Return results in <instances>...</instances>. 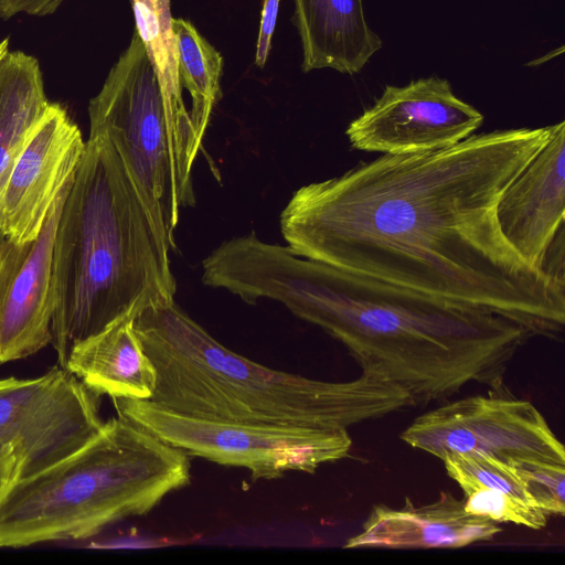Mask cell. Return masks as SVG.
I'll return each instance as SVG.
<instances>
[{
  "label": "cell",
  "instance_id": "cell-13",
  "mask_svg": "<svg viewBox=\"0 0 565 565\" xmlns=\"http://www.w3.org/2000/svg\"><path fill=\"white\" fill-rule=\"evenodd\" d=\"M72 178L54 201L40 234L17 244L0 239V364L28 358L52 341V256Z\"/></svg>",
  "mask_w": 565,
  "mask_h": 565
},
{
  "label": "cell",
  "instance_id": "cell-16",
  "mask_svg": "<svg viewBox=\"0 0 565 565\" xmlns=\"http://www.w3.org/2000/svg\"><path fill=\"white\" fill-rule=\"evenodd\" d=\"M137 315L121 317L75 343L64 369L98 396L150 399L157 373L135 330Z\"/></svg>",
  "mask_w": 565,
  "mask_h": 565
},
{
  "label": "cell",
  "instance_id": "cell-20",
  "mask_svg": "<svg viewBox=\"0 0 565 565\" xmlns=\"http://www.w3.org/2000/svg\"><path fill=\"white\" fill-rule=\"evenodd\" d=\"M463 503L467 512L497 523H513L532 530L547 524L548 515L519 498L499 489L466 488Z\"/></svg>",
  "mask_w": 565,
  "mask_h": 565
},
{
  "label": "cell",
  "instance_id": "cell-24",
  "mask_svg": "<svg viewBox=\"0 0 565 565\" xmlns=\"http://www.w3.org/2000/svg\"><path fill=\"white\" fill-rule=\"evenodd\" d=\"M20 477V458L10 443L0 441V500Z\"/></svg>",
  "mask_w": 565,
  "mask_h": 565
},
{
  "label": "cell",
  "instance_id": "cell-14",
  "mask_svg": "<svg viewBox=\"0 0 565 565\" xmlns=\"http://www.w3.org/2000/svg\"><path fill=\"white\" fill-rule=\"evenodd\" d=\"M502 527L466 511L463 498L443 491L437 500L401 508L376 504L344 548H460L490 541Z\"/></svg>",
  "mask_w": 565,
  "mask_h": 565
},
{
  "label": "cell",
  "instance_id": "cell-9",
  "mask_svg": "<svg viewBox=\"0 0 565 565\" xmlns=\"http://www.w3.org/2000/svg\"><path fill=\"white\" fill-rule=\"evenodd\" d=\"M103 424L98 395L62 366L33 379L0 380V441L14 446L19 479L67 458Z\"/></svg>",
  "mask_w": 565,
  "mask_h": 565
},
{
  "label": "cell",
  "instance_id": "cell-23",
  "mask_svg": "<svg viewBox=\"0 0 565 565\" xmlns=\"http://www.w3.org/2000/svg\"><path fill=\"white\" fill-rule=\"evenodd\" d=\"M62 0H0V15L8 19L18 13L46 15L53 13Z\"/></svg>",
  "mask_w": 565,
  "mask_h": 565
},
{
  "label": "cell",
  "instance_id": "cell-5",
  "mask_svg": "<svg viewBox=\"0 0 565 565\" xmlns=\"http://www.w3.org/2000/svg\"><path fill=\"white\" fill-rule=\"evenodd\" d=\"M191 481L190 456L118 415L77 451L0 500V547L84 540L153 510Z\"/></svg>",
  "mask_w": 565,
  "mask_h": 565
},
{
  "label": "cell",
  "instance_id": "cell-17",
  "mask_svg": "<svg viewBox=\"0 0 565 565\" xmlns=\"http://www.w3.org/2000/svg\"><path fill=\"white\" fill-rule=\"evenodd\" d=\"M49 104L38 60L8 52L0 61V190Z\"/></svg>",
  "mask_w": 565,
  "mask_h": 565
},
{
  "label": "cell",
  "instance_id": "cell-12",
  "mask_svg": "<svg viewBox=\"0 0 565 565\" xmlns=\"http://www.w3.org/2000/svg\"><path fill=\"white\" fill-rule=\"evenodd\" d=\"M495 215L512 247L565 286V121L503 190Z\"/></svg>",
  "mask_w": 565,
  "mask_h": 565
},
{
  "label": "cell",
  "instance_id": "cell-15",
  "mask_svg": "<svg viewBox=\"0 0 565 565\" xmlns=\"http://www.w3.org/2000/svg\"><path fill=\"white\" fill-rule=\"evenodd\" d=\"M294 4L305 73L332 68L358 74L382 49L381 38L366 23L363 0H294Z\"/></svg>",
  "mask_w": 565,
  "mask_h": 565
},
{
  "label": "cell",
  "instance_id": "cell-8",
  "mask_svg": "<svg viewBox=\"0 0 565 565\" xmlns=\"http://www.w3.org/2000/svg\"><path fill=\"white\" fill-rule=\"evenodd\" d=\"M407 445L440 460L478 455L515 467L565 466V449L542 413L504 385L441 404L402 431Z\"/></svg>",
  "mask_w": 565,
  "mask_h": 565
},
{
  "label": "cell",
  "instance_id": "cell-6",
  "mask_svg": "<svg viewBox=\"0 0 565 565\" xmlns=\"http://www.w3.org/2000/svg\"><path fill=\"white\" fill-rule=\"evenodd\" d=\"M88 116L89 134L114 142L171 252L181 211L194 204L192 167L200 151L174 128L136 31L89 100Z\"/></svg>",
  "mask_w": 565,
  "mask_h": 565
},
{
  "label": "cell",
  "instance_id": "cell-18",
  "mask_svg": "<svg viewBox=\"0 0 565 565\" xmlns=\"http://www.w3.org/2000/svg\"><path fill=\"white\" fill-rule=\"evenodd\" d=\"M136 32L156 72L174 128L200 151L178 74V47L172 28L171 0H130Z\"/></svg>",
  "mask_w": 565,
  "mask_h": 565
},
{
  "label": "cell",
  "instance_id": "cell-1",
  "mask_svg": "<svg viewBox=\"0 0 565 565\" xmlns=\"http://www.w3.org/2000/svg\"><path fill=\"white\" fill-rule=\"evenodd\" d=\"M556 126L497 129L361 161L296 190L280 214L282 237L297 256L557 339L565 286L512 247L495 215L503 190Z\"/></svg>",
  "mask_w": 565,
  "mask_h": 565
},
{
  "label": "cell",
  "instance_id": "cell-19",
  "mask_svg": "<svg viewBox=\"0 0 565 565\" xmlns=\"http://www.w3.org/2000/svg\"><path fill=\"white\" fill-rule=\"evenodd\" d=\"M172 28L178 47L180 85L191 95L190 118L202 142L211 113L220 97L223 58L191 22L173 18Z\"/></svg>",
  "mask_w": 565,
  "mask_h": 565
},
{
  "label": "cell",
  "instance_id": "cell-11",
  "mask_svg": "<svg viewBox=\"0 0 565 565\" xmlns=\"http://www.w3.org/2000/svg\"><path fill=\"white\" fill-rule=\"evenodd\" d=\"M85 142L60 104L50 103L0 190V234L23 244L41 232L54 201L74 178Z\"/></svg>",
  "mask_w": 565,
  "mask_h": 565
},
{
  "label": "cell",
  "instance_id": "cell-21",
  "mask_svg": "<svg viewBox=\"0 0 565 565\" xmlns=\"http://www.w3.org/2000/svg\"><path fill=\"white\" fill-rule=\"evenodd\" d=\"M535 504L548 516L565 513V466L519 467Z\"/></svg>",
  "mask_w": 565,
  "mask_h": 565
},
{
  "label": "cell",
  "instance_id": "cell-25",
  "mask_svg": "<svg viewBox=\"0 0 565 565\" xmlns=\"http://www.w3.org/2000/svg\"><path fill=\"white\" fill-rule=\"evenodd\" d=\"M9 52V39L6 38L0 42V61Z\"/></svg>",
  "mask_w": 565,
  "mask_h": 565
},
{
  "label": "cell",
  "instance_id": "cell-10",
  "mask_svg": "<svg viewBox=\"0 0 565 565\" xmlns=\"http://www.w3.org/2000/svg\"><path fill=\"white\" fill-rule=\"evenodd\" d=\"M483 115L437 76L404 86L388 85L374 104L352 120L345 135L353 149L406 154L456 145L473 135Z\"/></svg>",
  "mask_w": 565,
  "mask_h": 565
},
{
  "label": "cell",
  "instance_id": "cell-3",
  "mask_svg": "<svg viewBox=\"0 0 565 565\" xmlns=\"http://www.w3.org/2000/svg\"><path fill=\"white\" fill-rule=\"evenodd\" d=\"M169 253L118 149L89 134L53 245L51 344L62 367L78 341L174 301Z\"/></svg>",
  "mask_w": 565,
  "mask_h": 565
},
{
  "label": "cell",
  "instance_id": "cell-7",
  "mask_svg": "<svg viewBox=\"0 0 565 565\" xmlns=\"http://www.w3.org/2000/svg\"><path fill=\"white\" fill-rule=\"evenodd\" d=\"M118 415L142 426L189 456L245 468L254 480L287 472L313 473L345 458L352 447L348 429L253 424L188 416L149 399H113Z\"/></svg>",
  "mask_w": 565,
  "mask_h": 565
},
{
  "label": "cell",
  "instance_id": "cell-22",
  "mask_svg": "<svg viewBox=\"0 0 565 565\" xmlns=\"http://www.w3.org/2000/svg\"><path fill=\"white\" fill-rule=\"evenodd\" d=\"M279 1L280 0H264L255 57V63L259 67L265 65L269 55L271 38L277 21Z\"/></svg>",
  "mask_w": 565,
  "mask_h": 565
},
{
  "label": "cell",
  "instance_id": "cell-2",
  "mask_svg": "<svg viewBox=\"0 0 565 565\" xmlns=\"http://www.w3.org/2000/svg\"><path fill=\"white\" fill-rule=\"evenodd\" d=\"M206 280L247 303L276 300L342 343L360 366L404 391L414 406L471 383L499 387L531 333L499 315L356 276L266 243L254 233L216 247Z\"/></svg>",
  "mask_w": 565,
  "mask_h": 565
},
{
  "label": "cell",
  "instance_id": "cell-4",
  "mask_svg": "<svg viewBox=\"0 0 565 565\" xmlns=\"http://www.w3.org/2000/svg\"><path fill=\"white\" fill-rule=\"evenodd\" d=\"M157 381L149 401L188 416L253 424L343 428L413 407L373 369L344 382L275 370L224 347L174 301L135 318Z\"/></svg>",
  "mask_w": 565,
  "mask_h": 565
}]
</instances>
